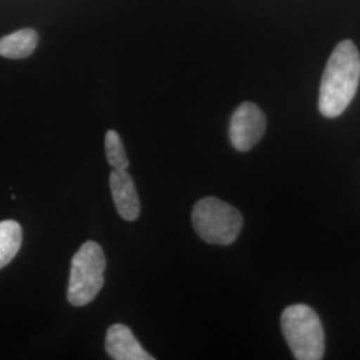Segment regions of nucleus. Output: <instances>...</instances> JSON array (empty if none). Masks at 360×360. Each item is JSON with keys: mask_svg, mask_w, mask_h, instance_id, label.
<instances>
[{"mask_svg": "<svg viewBox=\"0 0 360 360\" xmlns=\"http://www.w3.org/2000/svg\"><path fill=\"white\" fill-rule=\"evenodd\" d=\"M266 115L257 104H240L232 114L230 122V141L236 151H250L266 132Z\"/></svg>", "mask_w": 360, "mask_h": 360, "instance_id": "obj_5", "label": "nucleus"}, {"mask_svg": "<svg viewBox=\"0 0 360 360\" xmlns=\"http://www.w3.org/2000/svg\"><path fill=\"white\" fill-rule=\"evenodd\" d=\"M360 82V55L351 40L340 41L331 53L319 91V111L326 117L342 115L356 95Z\"/></svg>", "mask_w": 360, "mask_h": 360, "instance_id": "obj_1", "label": "nucleus"}, {"mask_svg": "<svg viewBox=\"0 0 360 360\" xmlns=\"http://www.w3.org/2000/svg\"><path fill=\"white\" fill-rule=\"evenodd\" d=\"M105 351L114 360H154L144 351L131 328L124 324H114L105 335Z\"/></svg>", "mask_w": 360, "mask_h": 360, "instance_id": "obj_7", "label": "nucleus"}, {"mask_svg": "<svg viewBox=\"0 0 360 360\" xmlns=\"http://www.w3.org/2000/svg\"><path fill=\"white\" fill-rule=\"evenodd\" d=\"M104 147H105L107 162L112 167V169H127L129 168V158L126 155L122 138L114 129L107 131L105 138H104Z\"/></svg>", "mask_w": 360, "mask_h": 360, "instance_id": "obj_10", "label": "nucleus"}, {"mask_svg": "<svg viewBox=\"0 0 360 360\" xmlns=\"http://www.w3.org/2000/svg\"><path fill=\"white\" fill-rule=\"evenodd\" d=\"M284 339L297 360H321L324 355V330L318 314L307 304L284 309L281 318Z\"/></svg>", "mask_w": 360, "mask_h": 360, "instance_id": "obj_2", "label": "nucleus"}, {"mask_svg": "<svg viewBox=\"0 0 360 360\" xmlns=\"http://www.w3.org/2000/svg\"><path fill=\"white\" fill-rule=\"evenodd\" d=\"M105 257L96 242H86L77 250L71 262L67 297L75 307L91 303L104 285Z\"/></svg>", "mask_w": 360, "mask_h": 360, "instance_id": "obj_4", "label": "nucleus"}, {"mask_svg": "<svg viewBox=\"0 0 360 360\" xmlns=\"http://www.w3.org/2000/svg\"><path fill=\"white\" fill-rule=\"evenodd\" d=\"M23 231L18 221H0V270L6 267L20 250Z\"/></svg>", "mask_w": 360, "mask_h": 360, "instance_id": "obj_9", "label": "nucleus"}, {"mask_svg": "<svg viewBox=\"0 0 360 360\" xmlns=\"http://www.w3.org/2000/svg\"><path fill=\"white\" fill-rule=\"evenodd\" d=\"M193 230L210 245H229L236 240L243 227V217L235 207L208 196L193 210Z\"/></svg>", "mask_w": 360, "mask_h": 360, "instance_id": "obj_3", "label": "nucleus"}, {"mask_svg": "<svg viewBox=\"0 0 360 360\" xmlns=\"http://www.w3.org/2000/svg\"><path fill=\"white\" fill-rule=\"evenodd\" d=\"M110 188L117 214L129 221L139 218L141 200L127 169H112L110 174Z\"/></svg>", "mask_w": 360, "mask_h": 360, "instance_id": "obj_6", "label": "nucleus"}, {"mask_svg": "<svg viewBox=\"0 0 360 360\" xmlns=\"http://www.w3.org/2000/svg\"><path fill=\"white\" fill-rule=\"evenodd\" d=\"M39 37L37 31L25 28L0 39V56L8 59H25L35 51Z\"/></svg>", "mask_w": 360, "mask_h": 360, "instance_id": "obj_8", "label": "nucleus"}]
</instances>
